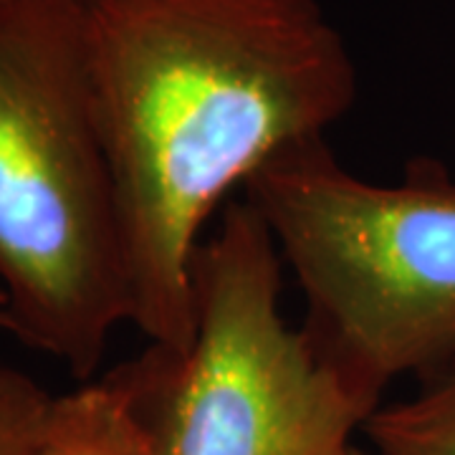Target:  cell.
Wrapping results in <instances>:
<instances>
[{
    "label": "cell",
    "instance_id": "obj_1",
    "mask_svg": "<svg viewBox=\"0 0 455 455\" xmlns=\"http://www.w3.org/2000/svg\"><path fill=\"white\" fill-rule=\"evenodd\" d=\"M112 164L132 324L193 331V266L228 196L341 122L357 66L319 0H79Z\"/></svg>",
    "mask_w": 455,
    "mask_h": 455
},
{
    "label": "cell",
    "instance_id": "obj_2",
    "mask_svg": "<svg viewBox=\"0 0 455 455\" xmlns=\"http://www.w3.org/2000/svg\"><path fill=\"white\" fill-rule=\"evenodd\" d=\"M0 289L8 331L82 382L132 324L79 0H0Z\"/></svg>",
    "mask_w": 455,
    "mask_h": 455
},
{
    "label": "cell",
    "instance_id": "obj_3",
    "mask_svg": "<svg viewBox=\"0 0 455 455\" xmlns=\"http://www.w3.org/2000/svg\"><path fill=\"white\" fill-rule=\"evenodd\" d=\"M307 304L304 331L362 395L455 362V175L412 160L395 182L326 145L289 147L243 185Z\"/></svg>",
    "mask_w": 455,
    "mask_h": 455
},
{
    "label": "cell",
    "instance_id": "obj_4",
    "mask_svg": "<svg viewBox=\"0 0 455 455\" xmlns=\"http://www.w3.org/2000/svg\"><path fill=\"white\" fill-rule=\"evenodd\" d=\"M283 260L259 212L230 200L193 266V331L107 377L149 455H341L372 403L281 314Z\"/></svg>",
    "mask_w": 455,
    "mask_h": 455
},
{
    "label": "cell",
    "instance_id": "obj_5",
    "mask_svg": "<svg viewBox=\"0 0 455 455\" xmlns=\"http://www.w3.org/2000/svg\"><path fill=\"white\" fill-rule=\"evenodd\" d=\"M36 455H149L145 433L107 374L56 397Z\"/></svg>",
    "mask_w": 455,
    "mask_h": 455
},
{
    "label": "cell",
    "instance_id": "obj_6",
    "mask_svg": "<svg viewBox=\"0 0 455 455\" xmlns=\"http://www.w3.org/2000/svg\"><path fill=\"white\" fill-rule=\"evenodd\" d=\"M374 455H455V362L412 397L377 407L362 427Z\"/></svg>",
    "mask_w": 455,
    "mask_h": 455
},
{
    "label": "cell",
    "instance_id": "obj_7",
    "mask_svg": "<svg viewBox=\"0 0 455 455\" xmlns=\"http://www.w3.org/2000/svg\"><path fill=\"white\" fill-rule=\"evenodd\" d=\"M56 397L31 374L0 362V455H36Z\"/></svg>",
    "mask_w": 455,
    "mask_h": 455
},
{
    "label": "cell",
    "instance_id": "obj_8",
    "mask_svg": "<svg viewBox=\"0 0 455 455\" xmlns=\"http://www.w3.org/2000/svg\"><path fill=\"white\" fill-rule=\"evenodd\" d=\"M0 329L8 331V316H5V293L0 289Z\"/></svg>",
    "mask_w": 455,
    "mask_h": 455
},
{
    "label": "cell",
    "instance_id": "obj_9",
    "mask_svg": "<svg viewBox=\"0 0 455 455\" xmlns=\"http://www.w3.org/2000/svg\"><path fill=\"white\" fill-rule=\"evenodd\" d=\"M341 455H374V453L372 451H362V448H357V445L352 443V445H349V448H347Z\"/></svg>",
    "mask_w": 455,
    "mask_h": 455
}]
</instances>
